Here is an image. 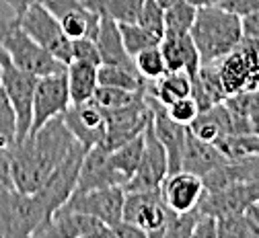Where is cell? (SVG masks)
<instances>
[{
    "label": "cell",
    "instance_id": "1",
    "mask_svg": "<svg viewBox=\"0 0 259 238\" xmlns=\"http://www.w3.org/2000/svg\"><path fill=\"white\" fill-rule=\"evenodd\" d=\"M78 140L72 135L62 115L50 119L37 131L27 133L9 148V162L15 189L35 193L56 166L68 156Z\"/></svg>",
    "mask_w": 259,
    "mask_h": 238
},
{
    "label": "cell",
    "instance_id": "2",
    "mask_svg": "<svg viewBox=\"0 0 259 238\" xmlns=\"http://www.w3.org/2000/svg\"><path fill=\"white\" fill-rule=\"evenodd\" d=\"M189 35L200 52L202 64L218 62L243 43L241 17L224 7L198 9Z\"/></svg>",
    "mask_w": 259,
    "mask_h": 238
},
{
    "label": "cell",
    "instance_id": "3",
    "mask_svg": "<svg viewBox=\"0 0 259 238\" xmlns=\"http://www.w3.org/2000/svg\"><path fill=\"white\" fill-rule=\"evenodd\" d=\"M0 45L7 50V54L19 68L35 76H48L66 70V64L54 58L33 37L27 35L17 17L0 23Z\"/></svg>",
    "mask_w": 259,
    "mask_h": 238
},
{
    "label": "cell",
    "instance_id": "4",
    "mask_svg": "<svg viewBox=\"0 0 259 238\" xmlns=\"http://www.w3.org/2000/svg\"><path fill=\"white\" fill-rule=\"evenodd\" d=\"M50 216L35 193L9 189L0 193V238L33 236Z\"/></svg>",
    "mask_w": 259,
    "mask_h": 238
},
{
    "label": "cell",
    "instance_id": "5",
    "mask_svg": "<svg viewBox=\"0 0 259 238\" xmlns=\"http://www.w3.org/2000/svg\"><path fill=\"white\" fill-rule=\"evenodd\" d=\"M37 78L39 76L19 68L11 60L7 50L0 45V86L7 90L17 111V142L23 140L31 129V121H33V92Z\"/></svg>",
    "mask_w": 259,
    "mask_h": 238
},
{
    "label": "cell",
    "instance_id": "6",
    "mask_svg": "<svg viewBox=\"0 0 259 238\" xmlns=\"http://www.w3.org/2000/svg\"><path fill=\"white\" fill-rule=\"evenodd\" d=\"M17 19H19V23L25 29L27 35L33 37L54 58H58L64 64H68L72 60V39L64 33L58 17L46 5L29 7Z\"/></svg>",
    "mask_w": 259,
    "mask_h": 238
},
{
    "label": "cell",
    "instance_id": "7",
    "mask_svg": "<svg viewBox=\"0 0 259 238\" xmlns=\"http://www.w3.org/2000/svg\"><path fill=\"white\" fill-rule=\"evenodd\" d=\"M89 148H84L80 142H76L72 146V150L68 152V156L64 158L56 171L46 179V183L35 191V195L39 197L41 206L46 208L50 220L54 218V214L66 203L72 193L76 191V183H78V173H80V164L82 158L87 154Z\"/></svg>",
    "mask_w": 259,
    "mask_h": 238
},
{
    "label": "cell",
    "instance_id": "8",
    "mask_svg": "<svg viewBox=\"0 0 259 238\" xmlns=\"http://www.w3.org/2000/svg\"><path fill=\"white\" fill-rule=\"evenodd\" d=\"M169 208L160 189L154 191H125L123 197V220L140 228L148 238H163Z\"/></svg>",
    "mask_w": 259,
    "mask_h": 238
},
{
    "label": "cell",
    "instance_id": "9",
    "mask_svg": "<svg viewBox=\"0 0 259 238\" xmlns=\"http://www.w3.org/2000/svg\"><path fill=\"white\" fill-rule=\"evenodd\" d=\"M216 66L226 97L259 86V52L247 39H243L237 50L220 58Z\"/></svg>",
    "mask_w": 259,
    "mask_h": 238
},
{
    "label": "cell",
    "instance_id": "10",
    "mask_svg": "<svg viewBox=\"0 0 259 238\" xmlns=\"http://www.w3.org/2000/svg\"><path fill=\"white\" fill-rule=\"evenodd\" d=\"M70 105H72V99H70L66 70L39 76L33 92V121H31L29 133L37 131L50 119L64 115V111Z\"/></svg>",
    "mask_w": 259,
    "mask_h": 238
},
{
    "label": "cell",
    "instance_id": "11",
    "mask_svg": "<svg viewBox=\"0 0 259 238\" xmlns=\"http://www.w3.org/2000/svg\"><path fill=\"white\" fill-rule=\"evenodd\" d=\"M150 119H152V109H150L148 101H146V94L138 97L130 105L105 111L107 131H105L103 146L113 150V148L130 142L132 138H136V135L144 133Z\"/></svg>",
    "mask_w": 259,
    "mask_h": 238
},
{
    "label": "cell",
    "instance_id": "12",
    "mask_svg": "<svg viewBox=\"0 0 259 238\" xmlns=\"http://www.w3.org/2000/svg\"><path fill=\"white\" fill-rule=\"evenodd\" d=\"M169 175V156L165 146L156 138L152 119L144 129V150L142 160L136 175L130 179L123 187V191H154L160 189L163 181Z\"/></svg>",
    "mask_w": 259,
    "mask_h": 238
},
{
    "label": "cell",
    "instance_id": "13",
    "mask_svg": "<svg viewBox=\"0 0 259 238\" xmlns=\"http://www.w3.org/2000/svg\"><path fill=\"white\" fill-rule=\"evenodd\" d=\"M123 187H103L91 191H74L72 197L64 203V210L91 214L105 222L111 230L123 220Z\"/></svg>",
    "mask_w": 259,
    "mask_h": 238
},
{
    "label": "cell",
    "instance_id": "14",
    "mask_svg": "<svg viewBox=\"0 0 259 238\" xmlns=\"http://www.w3.org/2000/svg\"><path fill=\"white\" fill-rule=\"evenodd\" d=\"M33 236H52V238H97L113 236V230L91 214L72 212L60 208L54 218L35 230Z\"/></svg>",
    "mask_w": 259,
    "mask_h": 238
},
{
    "label": "cell",
    "instance_id": "15",
    "mask_svg": "<svg viewBox=\"0 0 259 238\" xmlns=\"http://www.w3.org/2000/svg\"><path fill=\"white\" fill-rule=\"evenodd\" d=\"M62 119L84 148L103 144L107 121H105V111L95 103V99L84 101V103H72L64 111Z\"/></svg>",
    "mask_w": 259,
    "mask_h": 238
},
{
    "label": "cell",
    "instance_id": "16",
    "mask_svg": "<svg viewBox=\"0 0 259 238\" xmlns=\"http://www.w3.org/2000/svg\"><path fill=\"white\" fill-rule=\"evenodd\" d=\"M125 179L115 171L111 160H109V148L103 144H95L87 150L80 173H78V183L76 191H91V189H103V187H123Z\"/></svg>",
    "mask_w": 259,
    "mask_h": 238
},
{
    "label": "cell",
    "instance_id": "17",
    "mask_svg": "<svg viewBox=\"0 0 259 238\" xmlns=\"http://www.w3.org/2000/svg\"><path fill=\"white\" fill-rule=\"evenodd\" d=\"M46 7L58 17L64 33L70 39H80V37L95 39L97 31H99L101 17L84 0H50Z\"/></svg>",
    "mask_w": 259,
    "mask_h": 238
},
{
    "label": "cell",
    "instance_id": "18",
    "mask_svg": "<svg viewBox=\"0 0 259 238\" xmlns=\"http://www.w3.org/2000/svg\"><path fill=\"white\" fill-rule=\"evenodd\" d=\"M204 191H206L204 179L196 173H189V171L169 173L167 179L163 181V185H160L165 206L177 214L198 210Z\"/></svg>",
    "mask_w": 259,
    "mask_h": 238
},
{
    "label": "cell",
    "instance_id": "19",
    "mask_svg": "<svg viewBox=\"0 0 259 238\" xmlns=\"http://www.w3.org/2000/svg\"><path fill=\"white\" fill-rule=\"evenodd\" d=\"M226 158L216 144L212 142H204L200 138H196L189 129H187V138H185V148H183V158H181V171H189L196 173L202 179L212 173L214 168L222 166Z\"/></svg>",
    "mask_w": 259,
    "mask_h": 238
},
{
    "label": "cell",
    "instance_id": "20",
    "mask_svg": "<svg viewBox=\"0 0 259 238\" xmlns=\"http://www.w3.org/2000/svg\"><path fill=\"white\" fill-rule=\"evenodd\" d=\"M160 50H163V56L167 62V70L171 72L183 70L189 76L198 74L202 66V58L189 33L187 35H165L163 41H160Z\"/></svg>",
    "mask_w": 259,
    "mask_h": 238
},
{
    "label": "cell",
    "instance_id": "21",
    "mask_svg": "<svg viewBox=\"0 0 259 238\" xmlns=\"http://www.w3.org/2000/svg\"><path fill=\"white\" fill-rule=\"evenodd\" d=\"M95 41H97V50L101 54V64H115V66H125V68H134L136 70L134 58L127 54V50L123 45L119 23H115L107 17H101Z\"/></svg>",
    "mask_w": 259,
    "mask_h": 238
},
{
    "label": "cell",
    "instance_id": "22",
    "mask_svg": "<svg viewBox=\"0 0 259 238\" xmlns=\"http://www.w3.org/2000/svg\"><path fill=\"white\" fill-rule=\"evenodd\" d=\"M66 78L72 103H84L95 97L99 86V66L82 60H70L66 64Z\"/></svg>",
    "mask_w": 259,
    "mask_h": 238
},
{
    "label": "cell",
    "instance_id": "23",
    "mask_svg": "<svg viewBox=\"0 0 259 238\" xmlns=\"http://www.w3.org/2000/svg\"><path fill=\"white\" fill-rule=\"evenodd\" d=\"M146 92L156 97L163 105H169L177 99L191 94V76L183 70L179 72H167L154 82H146Z\"/></svg>",
    "mask_w": 259,
    "mask_h": 238
},
{
    "label": "cell",
    "instance_id": "24",
    "mask_svg": "<svg viewBox=\"0 0 259 238\" xmlns=\"http://www.w3.org/2000/svg\"><path fill=\"white\" fill-rule=\"evenodd\" d=\"M142 150H144V133L136 135V138H132L130 142H125L113 150H109V160H111L115 171L125 179V183L136 175L140 160H142Z\"/></svg>",
    "mask_w": 259,
    "mask_h": 238
},
{
    "label": "cell",
    "instance_id": "25",
    "mask_svg": "<svg viewBox=\"0 0 259 238\" xmlns=\"http://www.w3.org/2000/svg\"><path fill=\"white\" fill-rule=\"evenodd\" d=\"M99 15L115 23H138L144 0H84Z\"/></svg>",
    "mask_w": 259,
    "mask_h": 238
},
{
    "label": "cell",
    "instance_id": "26",
    "mask_svg": "<svg viewBox=\"0 0 259 238\" xmlns=\"http://www.w3.org/2000/svg\"><path fill=\"white\" fill-rule=\"evenodd\" d=\"M99 84L132 90V92L146 90V80L138 74V70L125 68V66H115V64H101L99 66Z\"/></svg>",
    "mask_w": 259,
    "mask_h": 238
},
{
    "label": "cell",
    "instance_id": "27",
    "mask_svg": "<svg viewBox=\"0 0 259 238\" xmlns=\"http://www.w3.org/2000/svg\"><path fill=\"white\" fill-rule=\"evenodd\" d=\"M214 144L218 146V150L229 160L249 158V156H257L259 154V135H255L251 131L220 135Z\"/></svg>",
    "mask_w": 259,
    "mask_h": 238
},
{
    "label": "cell",
    "instance_id": "28",
    "mask_svg": "<svg viewBox=\"0 0 259 238\" xmlns=\"http://www.w3.org/2000/svg\"><path fill=\"white\" fill-rule=\"evenodd\" d=\"M198 17V9L187 0H177L165 9V35H187Z\"/></svg>",
    "mask_w": 259,
    "mask_h": 238
},
{
    "label": "cell",
    "instance_id": "29",
    "mask_svg": "<svg viewBox=\"0 0 259 238\" xmlns=\"http://www.w3.org/2000/svg\"><path fill=\"white\" fill-rule=\"evenodd\" d=\"M119 31H121V39H123V45L127 50L130 56H136L148 47H154V45H160L163 37H158L156 33L148 31L146 27H142L140 23H121L119 25Z\"/></svg>",
    "mask_w": 259,
    "mask_h": 238
},
{
    "label": "cell",
    "instance_id": "30",
    "mask_svg": "<svg viewBox=\"0 0 259 238\" xmlns=\"http://www.w3.org/2000/svg\"><path fill=\"white\" fill-rule=\"evenodd\" d=\"M218 220V236L220 238H259V230L249 218L247 210L239 214L220 216Z\"/></svg>",
    "mask_w": 259,
    "mask_h": 238
},
{
    "label": "cell",
    "instance_id": "31",
    "mask_svg": "<svg viewBox=\"0 0 259 238\" xmlns=\"http://www.w3.org/2000/svg\"><path fill=\"white\" fill-rule=\"evenodd\" d=\"M134 64H136L138 74H140L146 82H154V80H158L163 74L169 72L160 45H154V47H148V50L136 54V56H134Z\"/></svg>",
    "mask_w": 259,
    "mask_h": 238
},
{
    "label": "cell",
    "instance_id": "32",
    "mask_svg": "<svg viewBox=\"0 0 259 238\" xmlns=\"http://www.w3.org/2000/svg\"><path fill=\"white\" fill-rule=\"evenodd\" d=\"M17 142V111L7 90L0 86V150H9Z\"/></svg>",
    "mask_w": 259,
    "mask_h": 238
},
{
    "label": "cell",
    "instance_id": "33",
    "mask_svg": "<svg viewBox=\"0 0 259 238\" xmlns=\"http://www.w3.org/2000/svg\"><path fill=\"white\" fill-rule=\"evenodd\" d=\"M142 92H132V90H123V88H115V86H103L99 84L95 90V103L99 105L103 111H111V109H119L123 105H130L132 101H136L138 97H142Z\"/></svg>",
    "mask_w": 259,
    "mask_h": 238
},
{
    "label": "cell",
    "instance_id": "34",
    "mask_svg": "<svg viewBox=\"0 0 259 238\" xmlns=\"http://www.w3.org/2000/svg\"><path fill=\"white\" fill-rule=\"evenodd\" d=\"M224 105L229 107V111L243 121H249V115L259 109V86L251 90H241L235 94H229L224 99Z\"/></svg>",
    "mask_w": 259,
    "mask_h": 238
},
{
    "label": "cell",
    "instance_id": "35",
    "mask_svg": "<svg viewBox=\"0 0 259 238\" xmlns=\"http://www.w3.org/2000/svg\"><path fill=\"white\" fill-rule=\"evenodd\" d=\"M200 210H191L185 214H177V212H169V220L163 232V238H187L193 234V226L198 222Z\"/></svg>",
    "mask_w": 259,
    "mask_h": 238
},
{
    "label": "cell",
    "instance_id": "36",
    "mask_svg": "<svg viewBox=\"0 0 259 238\" xmlns=\"http://www.w3.org/2000/svg\"><path fill=\"white\" fill-rule=\"evenodd\" d=\"M165 109H167V113H169V117H171L173 121H177V123H181V125H185V127H189V125L193 123V119L200 115V107H198L196 99H193L191 94L173 101V103L165 105Z\"/></svg>",
    "mask_w": 259,
    "mask_h": 238
},
{
    "label": "cell",
    "instance_id": "37",
    "mask_svg": "<svg viewBox=\"0 0 259 238\" xmlns=\"http://www.w3.org/2000/svg\"><path fill=\"white\" fill-rule=\"evenodd\" d=\"M138 23L148 31L156 33L158 37H165V9L156 0H144Z\"/></svg>",
    "mask_w": 259,
    "mask_h": 238
},
{
    "label": "cell",
    "instance_id": "38",
    "mask_svg": "<svg viewBox=\"0 0 259 238\" xmlns=\"http://www.w3.org/2000/svg\"><path fill=\"white\" fill-rule=\"evenodd\" d=\"M72 60H82L95 66H101V54L97 50V41L93 37L72 39Z\"/></svg>",
    "mask_w": 259,
    "mask_h": 238
},
{
    "label": "cell",
    "instance_id": "39",
    "mask_svg": "<svg viewBox=\"0 0 259 238\" xmlns=\"http://www.w3.org/2000/svg\"><path fill=\"white\" fill-rule=\"evenodd\" d=\"M191 236H196V238H216L218 236V220H216V216L200 212Z\"/></svg>",
    "mask_w": 259,
    "mask_h": 238
},
{
    "label": "cell",
    "instance_id": "40",
    "mask_svg": "<svg viewBox=\"0 0 259 238\" xmlns=\"http://www.w3.org/2000/svg\"><path fill=\"white\" fill-rule=\"evenodd\" d=\"M241 27H243V39H259V11L243 15Z\"/></svg>",
    "mask_w": 259,
    "mask_h": 238
},
{
    "label": "cell",
    "instance_id": "41",
    "mask_svg": "<svg viewBox=\"0 0 259 238\" xmlns=\"http://www.w3.org/2000/svg\"><path fill=\"white\" fill-rule=\"evenodd\" d=\"M15 189L13 175H11V162H9V150H0V193Z\"/></svg>",
    "mask_w": 259,
    "mask_h": 238
},
{
    "label": "cell",
    "instance_id": "42",
    "mask_svg": "<svg viewBox=\"0 0 259 238\" xmlns=\"http://www.w3.org/2000/svg\"><path fill=\"white\" fill-rule=\"evenodd\" d=\"M5 3L13 9L15 17H21L29 7H35V5H48L50 0H5Z\"/></svg>",
    "mask_w": 259,
    "mask_h": 238
},
{
    "label": "cell",
    "instance_id": "43",
    "mask_svg": "<svg viewBox=\"0 0 259 238\" xmlns=\"http://www.w3.org/2000/svg\"><path fill=\"white\" fill-rule=\"evenodd\" d=\"M187 3H191L196 9H206V7H222L226 0H187Z\"/></svg>",
    "mask_w": 259,
    "mask_h": 238
},
{
    "label": "cell",
    "instance_id": "44",
    "mask_svg": "<svg viewBox=\"0 0 259 238\" xmlns=\"http://www.w3.org/2000/svg\"><path fill=\"white\" fill-rule=\"evenodd\" d=\"M247 214H249V218L253 220V224L257 226V230H259V199L257 201H253L251 206L247 208Z\"/></svg>",
    "mask_w": 259,
    "mask_h": 238
},
{
    "label": "cell",
    "instance_id": "45",
    "mask_svg": "<svg viewBox=\"0 0 259 238\" xmlns=\"http://www.w3.org/2000/svg\"><path fill=\"white\" fill-rule=\"evenodd\" d=\"M249 131L259 135V109H255L251 115H249Z\"/></svg>",
    "mask_w": 259,
    "mask_h": 238
},
{
    "label": "cell",
    "instance_id": "46",
    "mask_svg": "<svg viewBox=\"0 0 259 238\" xmlns=\"http://www.w3.org/2000/svg\"><path fill=\"white\" fill-rule=\"evenodd\" d=\"M156 3H158L160 7H163V9H169L171 5H175V3H177V0H156Z\"/></svg>",
    "mask_w": 259,
    "mask_h": 238
},
{
    "label": "cell",
    "instance_id": "47",
    "mask_svg": "<svg viewBox=\"0 0 259 238\" xmlns=\"http://www.w3.org/2000/svg\"><path fill=\"white\" fill-rule=\"evenodd\" d=\"M247 41H249V43H251V45H253V47L259 52V39H247Z\"/></svg>",
    "mask_w": 259,
    "mask_h": 238
}]
</instances>
